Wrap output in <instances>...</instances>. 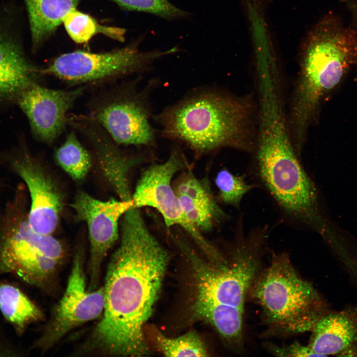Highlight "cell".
<instances>
[{"label": "cell", "instance_id": "cell-1", "mask_svg": "<svg viewBox=\"0 0 357 357\" xmlns=\"http://www.w3.org/2000/svg\"><path fill=\"white\" fill-rule=\"evenodd\" d=\"M120 241L107 268L103 316L78 353L143 356L144 327L161 290L170 254L147 227L139 208L120 221Z\"/></svg>", "mask_w": 357, "mask_h": 357}, {"label": "cell", "instance_id": "cell-2", "mask_svg": "<svg viewBox=\"0 0 357 357\" xmlns=\"http://www.w3.org/2000/svg\"><path fill=\"white\" fill-rule=\"evenodd\" d=\"M252 113L249 99L206 90L168 107L157 119L164 136L200 155L228 147L251 151Z\"/></svg>", "mask_w": 357, "mask_h": 357}, {"label": "cell", "instance_id": "cell-3", "mask_svg": "<svg viewBox=\"0 0 357 357\" xmlns=\"http://www.w3.org/2000/svg\"><path fill=\"white\" fill-rule=\"evenodd\" d=\"M237 234L230 257L220 266L202 258L182 235L174 234L171 239L193 268L197 287L195 301L212 304L243 318L247 294L260 267L267 230L257 229L245 236L241 229Z\"/></svg>", "mask_w": 357, "mask_h": 357}, {"label": "cell", "instance_id": "cell-4", "mask_svg": "<svg viewBox=\"0 0 357 357\" xmlns=\"http://www.w3.org/2000/svg\"><path fill=\"white\" fill-rule=\"evenodd\" d=\"M250 291L261 307L267 325L279 333L310 331L329 312L325 301L311 283L298 274L286 253L273 255Z\"/></svg>", "mask_w": 357, "mask_h": 357}, {"label": "cell", "instance_id": "cell-5", "mask_svg": "<svg viewBox=\"0 0 357 357\" xmlns=\"http://www.w3.org/2000/svg\"><path fill=\"white\" fill-rule=\"evenodd\" d=\"M290 139L257 142L258 175L274 199L290 218L326 236L313 182L301 165Z\"/></svg>", "mask_w": 357, "mask_h": 357}, {"label": "cell", "instance_id": "cell-6", "mask_svg": "<svg viewBox=\"0 0 357 357\" xmlns=\"http://www.w3.org/2000/svg\"><path fill=\"white\" fill-rule=\"evenodd\" d=\"M342 34L316 35L304 51L291 110L294 143L301 146L321 96L334 87L344 72L349 50Z\"/></svg>", "mask_w": 357, "mask_h": 357}, {"label": "cell", "instance_id": "cell-7", "mask_svg": "<svg viewBox=\"0 0 357 357\" xmlns=\"http://www.w3.org/2000/svg\"><path fill=\"white\" fill-rule=\"evenodd\" d=\"M138 39L110 52L94 53L76 51L61 55L40 73L51 75L71 84L95 85L143 71L162 56L177 52L176 47L161 51H141Z\"/></svg>", "mask_w": 357, "mask_h": 357}, {"label": "cell", "instance_id": "cell-8", "mask_svg": "<svg viewBox=\"0 0 357 357\" xmlns=\"http://www.w3.org/2000/svg\"><path fill=\"white\" fill-rule=\"evenodd\" d=\"M187 167L182 155L178 151L174 150L164 163L147 168L132 194L134 206L149 207L157 210L168 230L179 227L194 242L207 260L215 265H220L226 256L186 219L173 188L174 177Z\"/></svg>", "mask_w": 357, "mask_h": 357}, {"label": "cell", "instance_id": "cell-9", "mask_svg": "<svg viewBox=\"0 0 357 357\" xmlns=\"http://www.w3.org/2000/svg\"><path fill=\"white\" fill-rule=\"evenodd\" d=\"M88 107L89 115L118 145L149 146L154 143L147 100L131 83L116 84L99 93Z\"/></svg>", "mask_w": 357, "mask_h": 357}, {"label": "cell", "instance_id": "cell-10", "mask_svg": "<svg viewBox=\"0 0 357 357\" xmlns=\"http://www.w3.org/2000/svg\"><path fill=\"white\" fill-rule=\"evenodd\" d=\"M83 262V250L79 248L74 255L63 296L30 350L48 351L70 330L98 318L103 312L104 287L91 291L86 290Z\"/></svg>", "mask_w": 357, "mask_h": 357}, {"label": "cell", "instance_id": "cell-11", "mask_svg": "<svg viewBox=\"0 0 357 357\" xmlns=\"http://www.w3.org/2000/svg\"><path fill=\"white\" fill-rule=\"evenodd\" d=\"M132 206V199L103 201L82 191L75 195L71 207L76 218L86 224L90 242L89 291L97 289L102 262L119 238L122 217Z\"/></svg>", "mask_w": 357, "mask_h": 357}, {"label": "cell", "instance_id": "cell-12", "mask_svg": "<svg viewBox=\"0 0 357 357\" xmlns=\"http://www.w3.org/2000/svg\"><path fill=\"white\" fill-rule=\"evenodd\" d=\"M0 237V276L8 274L48 291L59 262L44 255L29 235L27 219L15 216Z\"/></svg>", "mask_w": 357, "mask_h": 357}, {"label": "cell", "instance_id": "cell-13", "mask_svg": "<svg viewBox=\"0 0 357 357\" xmlns=\"http://www.w3.org/2000/svg\"><path fill=\"white\" fill-rule=\"evenodd\" d=\"M83 90V88L53 89L35 82L20 95L16 103L26 116L36 137L51 144L64 130L67 123L68 112Z\"/></svg>", "mask_w": 357, "mask_h": 357}, {"label": "cell", "instance_id": "cell-14", "mask_svg": "<svg viewBox=\"0 0 357 357\" xmlns=\"http://www.w3.org/2000/svg\"><path fill=\"white\" fill-rule=\"evenodd\" d=\"M12 164L29 191L30 206L27 219L29 226L37 233L52 234L63 208V197L58 184L26 151L17 156Z\"/></svg>", "mask_w": 357, "mask_h": 357}, {"label": "cell", "instance_id": "cell-15", "mask_svg": "<svg viewBox=\"0 0 357 357\" xmlns=\"http://www.w3.org/2000/svg\"><path fill=\"white\" fill-rule=\"evenodd\" d=\"M172 186L183 214L202 233L212 231L228 219L214 198L207 177L198 178L188 168Z\"/></svg>", "mask_w": 357, "mask_h": 357}, {"label": "cell", "instance_id": "cell-16", "mask_svg": "<svg viewBox=\"0 0 357 357\" xmlns=\"http://www.w3.org/2000/svg\"><path fill=\"white\" fill-rule=\"evenodd\" d=\"M310 331L308 346L319 357H357V307L328 312Z\"/></svg>", "mask_w": 357, "mask_h": 357}, {"label": "cell", "instance_id": "cell-17", "mask_svg": "<svg viewBox=\"0 0 357 357\" xmlns=\"http://www.w3.org/2000/svg\"><path fill=\"white\" fill-rule=\"evenodd\" d=\"M39 70L29 63L11 40L0 36V107L16 103L20 95L36 82Z\"/></svg>", "mask_w": 357, "mask_h": 357}, {"label": "cell", "instance_id": "cell-18", "mask_svg": "<svg viewBox=\"0 0 357 357\" xmlns=\"http://www.w3.org/2000/svg\"><path fill=\"white\" fill-rule=\"evenodd\" d=\"M0 313L21 336L31 324L41 320V310L16 284L0 280Z\"/></svg>", "mask_w": 357, "mask_h": 357}, {"label": "cell", "instance_id": "cell-19", "mask_svg": "<svg viewBox=\"0 0 357 357\" xmlns=\"http://www.w3.org/2000/svg\"><path fill=\"white\" fill-rule=\"evenodd\" d=\"M80 0H24L32 41L35 47L48 39L62 23L64 17L76 8Z\"/></svg>", "mask_w": 357, "mask_h": 357}, {"label": "cell", "instance_id": "cell-20", "mask_svg": "<svg viewBox=\"0 0 357 357\" xmlns=\"http://www.w3.org/2000/svg\"><path fill=\"white\" fill-rule=\"evenodd\" d=\"M62 23L69 36L77 44L87 43L98 33L120 42L124 40L125 29L101 25L91 16L76 9L64 17Z\"/></svg>", "mask_w": 357, "mask_h": 357}, {"label": "cell", "instance_id": "cell-21", "mask_svg": "<svg viewBox=\"0 0 357 357\" xmlns=\"http://www.w3.org/2000/svg\"><path fill=\"white\" fill-rule=\"evenodd\" d=\"M55 157L59 166L76 181L83 180L91 167L90 154L73 131L67 134Z\"/></svg>", "mask_w": 357, "mask_h": 357}, {"label": "cell", "instance_id": "cell-22", "mask_svg": "<svg viewBox=\"0 0 357 357\" xmlns=\"http://www.w3.org/2000/svg\"><path fill=\"white\" fill-rule=\"evenodd\" d=\"M149 337L166 357H207L206 346L197 333L190 331L177 338H169L157 328L147 329Z\"/></svg>", "mask_w": 357, "mask_h": 357}, {"label": "cell", "instance_id": "cell-23", "mask_svg": "<svg viewBox=\"0 0 357 357\" xmlns=\"http://www.w3.org/2000/svg\"><path fill=\"white\" fill-rule=\"evenodd\" d=\"M215 181L219 200L237 208L239 207L244 195L255 187L247 183L243 176L235 175L226 169L219 171Z\"/></svg>", "mask_w": 357, "mask_h": 357}, {"label": "cell", "instance_id": "cell-24", "mask_svg": "<svg viewBox=\"0 0 357 357\" xmlns=\"http://www.w3.org/2000/svg\"><path fill=\"white\" fill-rule=\"evenodd\" d=\"M123 9L143 12L172 20L187 17L189 13L173 5L169 0H109Z\"/></svg>", "mask_w": 357, "mask_h": 357}, {"label": "cell", "instance_id": "cell-25", "mask_svg": "<svg viewBox=\"0 0 357 357\" xmlns=\"http://www.w3.org/2000/svg\"><path fill=\"white\" fill-rule=\"evenodd\" d=\"M27 353L10 337L0 318V357H21Z\"/></svg>", "mask_w": 357, "mask_h": 357}, {"label": "cell", "instance_id": "cell-26", "mask_svg": "<svg viewBox=\"0 0 357 357\" xmlns=\"http://www.w3.org/2000/svg\"><path fill=\"white\" fill-rule=\"evenodd\" d=\"M272 353L280 357H319L308 347L302 345L298 342H295L289 345L278 347L276 345L269 346Z\"/></svg>", "mask_w": 357, "mask_h": 357}]
</instances>
